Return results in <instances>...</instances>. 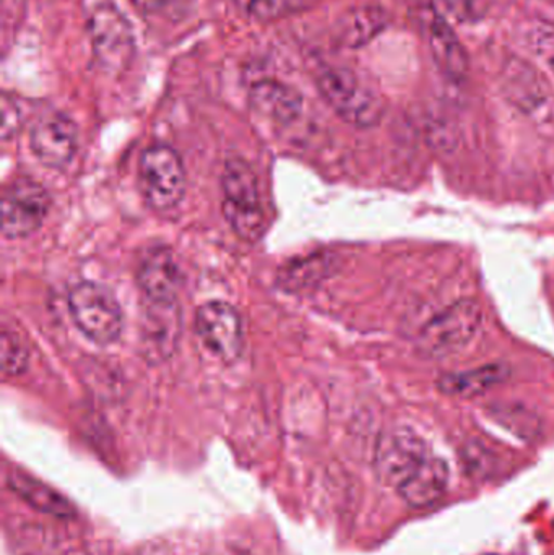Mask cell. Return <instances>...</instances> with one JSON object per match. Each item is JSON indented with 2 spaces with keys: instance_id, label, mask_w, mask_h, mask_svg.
Segmentation results:
<instances>
[{
  "instance_id": "obj_1",
  "label": "cell",
  "mask_w": 554,
  "mask_h": 555,
  "mask_svg": "<svg viewBox=\"0 0 554 555\" xmlns=\"http://www.w3.org/2000/svg\"><path fill=\"white\" fill-rule=\"evenodd\" d=\"M224 218L231 230L247 243H257L266 230L259 182L256 172L244 159H228L221 175Z\"/></svg>"
},
{
  "instance_id": "obj_2",
  "label": "cell",
  "mask_w": 554,
  "mask_h": 555,
  "mask_svg": "<svg viewBox=\"0 0 554 555\" xmlns=\"http://www.w3.org/2000/svg\"><path fill=\"white\" fill-rule=\"evenodd\" d=\"M72 322L94 345L107 346L119 339L124 313L109 287L94 281H80L68 289Z\"/></svg>"
},
{
  "instance_id": "obj_3",
  "label": "cell",
  "mask_w": 554,
  "mask_h": 555,
  "mask_svg": "<svg viewBox=\"0 0 554 555\" xmlns=\"http://www.w3.org/2000/svg\"><path fill=\"white\" fill-rule=\"evenodd\" d=\"M319 93L325 103L351 126L370 129L384 116V101L350 68H327L318 77Z\"/></svg>"
},
{
  "instance_id": "obj_4",
  "label": "cell",
  "mask_w": 554,
  "mask_h": 555,
  "mask_svg": "<svg viewBox=\"0 0 554 555\" xmlns=\"http://www.w3.org/2000/svg\"><path fill=\"white\" fill-rule=\"evenodd\" d=\"M484 323V310L474 299H462L433 317L418 336L420 351L431 358L458 354L474 341Z\"/></svg>"
},
{
  "instance_id": "obj_5",
  "label": "cell",
  "mask_w": 554,
  "mask_h": 555,
  "mask_svg": "<svg viewBox=\"0 0 554 555\" xmlns=\"http://www.w3.org/2000/svg\"><path fill=\"white\" fill-rule=\"evenodd\" d=\"M139 179L143 197L152 210H172L184 198V165L178 152L165 143H156L142 153Z\"/></svg>"
},
{
  "instance_id": "obj_6",
  "label": "cell",
  "mask_w": 554,
  "mask_h": 555,
  "mask_svg": "<svg viewBox=\"0 0 554 555\" xmlns=\"http://www.w3.org/2000/svg\"><path fill=\"white\" fill-rule=\"evenodd\" d=\"M51 208L48 191L35 179L16 178L2 194V234L7 240H25L44 223Z\"/></svg>"
},
{
  "instance_id": "obj_7",
  "label": "cell",
  "mask_w": 554,
  "mask_h": 555,
  "mask_svg": "<svg viewBox=\"0 0 554 555\" xmlns=\"http://www.w3.org/2000/svg\"><path fill=\"white\" fill-rule=\"evenodd\" d=\"M91 48L106 70L120 72L132 61L133 35L123 13L104 2L94 7L88 16Z\"/></svg>"
},
{
  "instance_id": "obj_8",
  "label": "cell",
  "mask_w": 554,
  "mask_h": 555,
  "mask_svg": "<svg viewBox=\"0 0 554 555\" xmlns=\"http://www.w3.org/2000/svg\"><path fill=\"white\" fill-rule=\"evenodd\" d=\"M426 459L425 440L410 427H396L381 437L374 466L383 485L399 489Z\"/></svg>"
},
{
  "instance_id": "obj_9",
  "label": "cell",
  "mask_w": 554,
  "mask_h": 555,
  "mask_svg": "<svg viewBox=\"0 0 554 555\" xmlns=\"http://www.w3.org/2000/svg\"><path fill=\"white\" fill-rule=\"evenodd\" d=\"M195 332L205 348L223 362L236 361L243 352V320L231 304L210 300L198 307Z\"/></svg>"
},
{
  "instance_id": "obj_10",
  "label": "cell",
  "mask_w": 554,
  "mask_h": 555,
  "mask_svg": "<svg viewBox=\"0 0 554 555\" xmlns=\"http://www.w3.org/2000/svg\"><path fill=\"white\" fill-rule=\"evenodd\" d=\"M29 146L41 165L64 169L74 159L78 146V129L70 117L49 113L39 117L29 132Z\"/></svg>"
},
{
  "instance_id": "obj_11",
  "label": "cell",
  "mask_w": 554,
  "mask_h": 555,
  "mask_svg": "<svg viewBox=\"0 0 554 555\" xmlns=\"http://www.w3.org/2000/svg\"><path fill=\"white\" fill-rule=\"evenodd\" d=\"M143 306L142 339L143 354L152 362H162L171 358L178 348L181 336V309L178 300L175 302H149Z\"/></svg>"
},
{
  "instance_id": "obj_12",
  "label": "cell",
  "mask_w": 554,
  "mask_h": 555,
  "mask_svg": "<svg viewBox=\"0 0 554 555\" xmlns=\"http://www.w3.org/2000/svg\"><path fill=\"white\" fill-rule=\"evenodd\" d=\"M140 291L149 302H175L181 286V270L168 247L155 246L143 254L137 272Z\"/></svg>"
},
{
  "instance_id": "obj_13",
  "label": "cell",
  "mask_w": 554,
  "mask_h": 555,
  "mask_svg": "<svg viewBox=\"0 0 554 555\" xmlns=\"http://www.w3.org/2000/svg\"><path fill=\"white\" fill-rule=\"evenodd\" d=\"M249 103L260 116L280 124H289L301 114V93L273 78L256 81L249 90Z\"/></svg>"
},
{
  "instance_id": "obj_14",
  "label": "cell",
  "mask_w": 554,
  "mask_h": 555,
  "mask_svg": "<svg viewBox=\"0 0 554 555\" xmlns=\"http://www.w3.org/2000/svg\"><path fill=\"white\" fill-rule=\"evenodd\" d=\"M448 486V463L445 460L428 456L397 491L407 504L423 508L436 504L446 494Z\"/></svg>"
},
{
  "instance_id": "obj_15",
  "label": "cell",
  "mask_w": 554,
  "mask_h": 555,
  "mask_svg": "<svg viewBox=\"0 0 554 555\" xmlns=\"http://www.w3.org/2000/svg\"><path fill=\"white\" fill-rule=\"evenodd\" d=\"M429 46L436 65L452 80H462L468 72V55L448 20L435 15L429 25Z\"/></svg>"
},
{
  "instance_id": "obj_16",
  "label": "cell",
  "mask_w": 554,
  "mask_h": 555,
  "mask_svg": "<svg viewBox=\"0 0 554 555\" xmlns=\"http://www.w3.org/2000/svg\"><path fill=\"white\" fill-rule=\"evenodd\" d=\"M7 485L26 504L31 505L33 508L42 512V514L57 518H70L77 514L74 505L64 495L59 494L57 491L33 478V476L18 472V469L10 472V475L7 476Z\"/></svg>"
},
{
  "instance_id": "obj_17",
  "label": "cell",
  "mask_w": 554,
  "mask_h": 555,
  "mask_svg": "<svg viewBox=\"0 0 554 555\" xmlns=\"http://www.w3.org/2000/svg\"><path fill=\"white\" fill-rule=\"evenodd\" d=\"M386 26V10L376 5L357 7L338 23V39L347 48L358 49L373 41Z\"/></svg>"
},
{
  "instance_id": "obj_18",
  "label": "cell",
  "mask_w": 554,
  "mask_h": 555,
  "mask_svg": "<svg viewBox=\"0 0 554 555\" xmlns=\"http://www.w3.org/2000/svg\"><path fill=\"white\" fill-rule=\"evenodd\" d=\"M507 367L503 364L484 365L474 371L461 372V374L446 375L441 378V390L451 397H477L484 391L500 385L507 378Z\"/></svg>"
},
{
  "instance_id": "obj_19",
  "label": "cell",
  "mask_w": 554,
  "mask_h": 555,
  "mask_svg": "<svg viewBox=\"0 0 554 555\" xmlns=\"http://www.w3.org/2000/svg\"><path fill=\"white\" fill-rule=\"evenodd\" d=\"M0 365H2V374L5 377H18L28 365V352H26L25 345L9 328H3L2 336H0Z\"/></svg>"
},
{
  "instance_id": "obj_20",
  "label": "cell",
  "mask_w": 554,
  "mask_h": 555,
  "mask_svg": "<svg viewBox=\"0 0 554 555\" xmlns=\"http://www.w3.org/2000/svg\"><path fill=\"white\" fill-rule=\"evenodd\" d=\"M237 7L256 22H273L296 10L299 0H236Z\"/></svg>"
},
{
  "instance_id": "obj_21",
  "label": "cell",
  "mask_w": 554,
  "mask_h": 555,
  "mask_svg": "<svg viewBox=\"0 0 554 555\" xmlns=\"http://www.w3.org/2000/svg\"><path fill=\"white\" fill-rule=\"evenodd\" d=\"M436 15L458 22H474L480 15V0H435Z\"/></svg>"
},
{
  "instance_id": "obj_22",
  "label": "cell",
  "mask_w": 554,
  "mask_h": 555,
  "mask_svg": "<svg viewBox=\"0 0 554 555\" xmlns=\"http://www.w3.org/2000/svg\"><path fill=\"white\" fill-rule=\"evenodd\" d=\"M530 46L537 57L552 70L554 75V26L550 23H537L530 31Z\"/></svg>"
},
{
  "instance_id": "obj_23",
  "label": "cell",
  "mask_w": 554,
  "mask_h": 555,
  "mask_svg": "<svg viewBox=\"0 0 554 555\" xmlns=\"http://www.w3.org/2000/svg\"><path fill=\"white\" fill-rule=\"evenodd\" d=\"M20 126V111L18 107L10 101L9 98H3L2 101V137L3 140L10 139L15 135Z\"/></svg>"
},
{
  "instance_id": "obj_24",
  "label": "cell",
  "mask_w": 554,
  "mask_h": 555,
  "mask_svg": "<svg viewBox=\"0 0 554 555\" xmlns=\"http://www.w3.org/2000/svg\"><path fill=\"white\" fill-rule=\"evenodd\" d=\"M137 10L143 13H156L168 5L169 0H129Z\"/></svg>"
},
{
  "instance_id": "obj_25",
  "label": "cell",
  "mask_w": 554,
  "mask_h": 555,
  "mask_svg": "<svg viewBox=\"0 0 554 555\" xmlns=\"http://www.w3.org/2000/svg\"><path fill=\"white\" fill-rule=\"evenodd\" d=\"M490 555H497V554H490Z\"/></svg>"
}]
</instances>
